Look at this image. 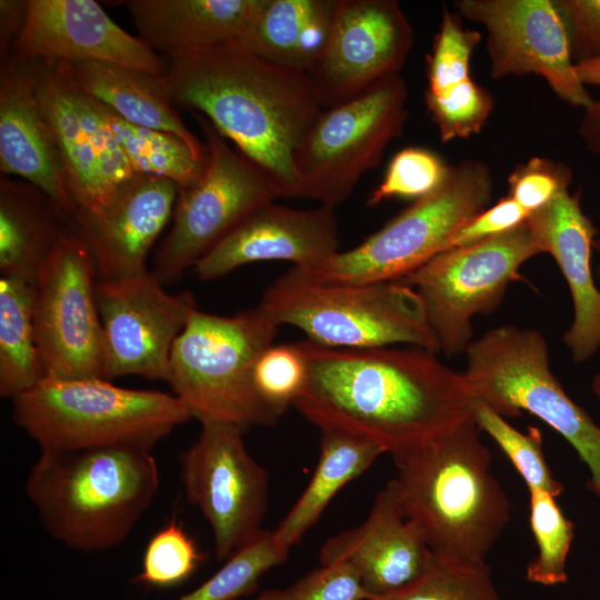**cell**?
Segmentation results:
<instances>
[{
  "mask_svg": "<svg viewBox=\"0 0 600 600\" xmlns=\"http://www.w3.org/2000/svg\"><path fill=\"white\" fill-rule=\"evenodd\" d=\"M306 383L292 406L320 430L343 431L393 453L473 418L462 372L436 352L407 348L333 349L298 342Z\"/></svg>",
  "mask_w": 600,
  "mask_h": 600,
  "instance_id": "1",
  "label": "cell"
},
{
  "mask_svg": "<svg viewBox=\"0 0 600 600\" xmlns=\"http://www.w3.org/2000/svg\"><path fill=\"white\" fill-rule=\"evenodd\" d=\"M163 81L172 103L207 117L281 197H302L293 154L322 111L306 72L238 40L169 56Z\"/></svg>",
  "mask_w": 600,
  "mask_h": 600,
  "instance_id": "2",
  "label": "cell"
},
{
  "mask_svg": "<svg viewBox=\"0 0 600 600\" xmlns=\"http://www.w3.org/2000/svg\"><path fill=\"white\" fill-rule=\"evenodd\" d=\"M406 516L438 557L487 562L510 519L492 456L473 418L391 453Z\"/></svg>",
  "mask_w": 600,
  "mask_h": 600,
  "instance_id": "3",
  "label": "cell"
},
{
  "mask_svg": "<svg viewBox=\"0 0 600 600\" xmlns=\"http://www.w3.org/2000/svg\"><path fill=\"white\" fill-rule=\"evenodd\" d=\"M160 474L151 450H41L26 492L46 531L83 552L119 546L147 511Z\"/></svg>",
  "mask_w": 600,
  "mask_h": 600,
  "instance_id": "4",
  "label": "cell"
},
{
  "mask_svg": "<svg viewBox=\"0 0 600 600\" xmlns=\"http://www.w3.org/2000/svg\"><path fill=\"white\" fill-rule=\"evenodd\" d=\"M11 400L16 423L41 450H151L192 419L174 394L123 388L102 378L46 376Z\"/></svg>",
  "mask_w": 600,
  "mask_h": 600,
  "instance_id": "5",
  "label": "cell"
},
{
  "mask_svg": "<svg viewBox=\"0 0 600 600\" xmlns=\"http://www.w3.org/2000/svg\"><path fill=\"white\" fill-rule=\"evenodd\" d=\"M278 327L259 304L231 317L192 312L173 343L167 381L192 418L243 431L278 422L283 412L253 382L254 364Z\"/></svg>",
  "mask_w": 600,
  "mask_h": 600,
  "instance_id": "6",
  "label": "cell"
},
{
  "mask_svg": "<svg viewBox=\"0 0 600 600\" xmlns=\"http://www.w3.org/2000/svg\"><path fill=\"white\" fill-rule=\"evenodd\" d=\"M259 306L278 324L333 349L408 344L439 352L416 291L404 282L330 283L291 267L264 291Z\"/></svg>",
  "mask_w": 600,
  "mask_h": 600,
  "instance_id": "7",
  "label": "cell"
},
{
  "mask_svg": "<svg viewBox=\"0 0 600 600\" xmlns=\"http://www.w3.org/2000/svg\"><path fill=\"white\" fill-rule=\"evenodd\" d=\"M464 354L462 373L474 397L503 418L529 412L562 436L590 471L587 489L600 500V424L551 371L543 334L500 326L473 340Z\"/></svg>",
  "mask_w": 600,
  "mask_h": 600,
  "instance_id": "8",
  "label": "cell"
},
{
  "mask_svg": "<svg viewBox=\"0 0 600 600\" xmlns=\"http://www.w3.org/2000/svg\"><path fill=\"white\" fill-rule=\"evenodd\" d=\"M492 189L487 163L473 159L459 161L450 166L437 190L417 199L360 244L338 251L314 270H300L330 283L401 280L448 250L456 233L488 208Z\"/></svg>",
  "mask_w": 600,
  "mask_h": 600,
  "instance_id": "9",
  "label": "cell"
},
{
  "mask_svg": "<svg viewBox=\"0 0 600 600\" xmlns=\"http://www.w3.org/2000/svg\"><path fill=\"white\" fill-rule=\"evenodd\" d=\"M540 253L526 220L499 236L444 250L400 281L418 294L439 352L456 357L473 341V318L494 311L521 278V266Z\"/></svg>",
  "mask_w": 600,
  "mask_h": 600,
  "instance_id": "10",
  "label": "cell"
},
{
  "mask_svg": "<svg viewBox=\"0 0 600 600\" xmlns=\"http://www.w3.org/2000/svg\"><path fill=\"white\" fill-rule=\"evenodd\" d=\"M207 148V163L193 183L180 188L173 223L160 247L152 274L162 284L173 282L240 222L281 197L272 180L210 120L192 112Z\"/></svg>",
  "mask_w": 600,
  "mask_h": 600,
  "instance_id": "11",
  "label": "cell"
},
{
  "mask_svg": "<svg viewBox=\"0 0 600 600\" xmlns=\"http://www.w3.org/2000/svg\"><path fill=\"white\" fill-rule=\"evenodd\" d=\"M408 88L391 77L364 94L320 112L293 154L301 196L331 209L343 203L360 178L378 167L408 119Z\"/></svg>",
  "mask_w": 600,
  "mask_h": 600,
  "instance_id": "12",
  "label": "cell"
},
{
  "mask_svg": "<svg viewBox=\"0 0 600 600\" xmlns=\"http://www.w3.org/2000/svg\"><path fill=\"white\" fill-rule=\"evenodd\" d=\"M96 264L77 234L63 233L34 283L33 322L46 376L103 378V338Z\"/></svg>",
  "mask_w": 600,
  "mask_h": 600,
  "instance_id": "13",
  "label": "cell"
},
{
  "mask_svg": "<svg viewBox=\"0 0 600 600\" xmlns=\"http://www.w3.org/2000/svg\"><path fill=\"white\" fill-rule=\"evenodd\" d=\"M243 432L232 424H201L179 458L187 500L211 527L218 560H227L262 529L268 508V472L249 453Z\"/></svg>",
  "mask_w": 600,
  "mask_h": 600,
  "instance_id": "14",
  "label": "cell"
},
{
  "mask_svg": "<svg viewBox=\"0 0 600 600\" xmlns=\"http://www.w3.org/2000/svg\"><path fill=\"white\" fill-rule=\"evenodd\" d=\"M414 31L394 0H337L326 44L307 73L322 108L349 102L400 74Z\"/></svg>",
  "mask_w": 600,
  "mask_h": 600,
  "instance_id": "15",
  "label": "cell"
},
{
  "mask_svg": "<svg viewBox=\"0 0 600 600\" xmlns=\"http://www.w3.org/2000/svg\"><path fill=\"white\" fill-rule=\"evenodd\" d=\"M454 7L486 30L492 79L532 73L566 103L583 110L592 103L577 73L556 0H458Z\"/></svg>",
  "mask_w": 600,
  "mask_h": 600,
  "instance_id": "16",
  "label": "cell"
},
{
  "mask_svg": "<svg viewBox=\"0 0 600 600\" xmlns=\"http://www.w3.org/2000/svg\"><path fill=\"white\" fill-rule=\"evenodd\" d=\"M106 380L168 381L173 343L197 309L189 292L168 293L152 273L97 280Z\"/></svg>",
  "mask_w": 600,
  "mask_h": 600,
  "instance_id": "17",
  "label": "cell"
},
{
  "mask_svg": "<svg viewBox=\"0 0 600 600\" xmlns=\"http://www.w3.org/2000/svg\"><path fill=\"white\" fill-rule=\"evenodd\" d=\"M39 103L53 132L77 210H96L134 174L97 102L67 63L31 61Z\"/></svg>",
  "mask_w": 600,
  "mask_h": 600,
  "instance_id": "18",
  "label": "cell"
},
{
  "mask_svg": "<svg viewBox=\"0 0 600 600\" xmlns=\"http://www.w3.org/2000/svg\"><path fill=\"white\" fill-rule=\"evenodd\" d=\"M12 54L27 61H104L164 77L167 66L141 38L92 0H29Z\"/></svg>",
  "mask_w": 600,
  "mask_h": 600,
  "instance_id": "19",
  "label": "cell"
},
{
  "mask_svg": "<svg viewBox=\"0 0 600 600\" xmlns=\"http://www.w3.org/2000/svg\"><path fill=\"white\" fill-rule=\"evenodd\" d=\"M179 189L169 179L134 173L100 208L74 212L76 234L90 249L98 280L148 272V254L173 216Z\"/></svg>",
  "mask_w": 600,
  "mask_h": 600,
  "instance_id": "20",
  "label": "cell"
},
{
  "mask_svg": "<svg viewBox=\"0 0 600 600\" xmlns=\"http://www.w3.org/2000/svg\"><path fill=\"white\" fill-rule=\"evenodd\" d=\"M319 558L321 564H348L368 598H374L418 580L433 552L406 516L398 483L391 479L377 493L366 520L329 538Z\"/></svg>",
  "mask_w": 600,
  "mask_h": 600,
  "instance_id": "21",
  "label": "cell"
},
{
  "mask_svg": "<svg viewBox=\"0 0 600 600\" xmlns=\"http://www.w3.org/2000/svg\"><path fill=\"white\" fill-rule=\"evenodd\" d=\"M334 209H293L267 203L231 230L193 267L200 281H211L252 262L286 260L314 270L338 252Z\"/></svg>",
  "mask_w": 600,
  "mask_h": 600,
  "instance_id": "22",
  "label": "cell"
},
{
  "mask_svg": "<svg viewBox=\"0 0 600 600\" xmlns=\"http://www.w3.org/2000/svg\"><path fill=\"white\" fill-rule=\"evenodd\" d=\"M0 170L39 188L64 216L77 211L59 148L37 98L32 62L13 54L0 59Z\"/></svg>",
  "mask_w": 600,
  "mask_h": 600,
  "instance_id": "23",
  "label": "cell"
},
{
  "mask_svg": "<svg viewBox=\"0 0 600 600\" xmlns=\"http://www.w3.org/2000/svg\"><path fill=\"white\" fill-rule=\"evenodd\" d=\"M527 221L543 253H550L571 294L573 319L563 342L574 363H583L600 349V289L591 269L593 242L599 234L583 212L581 193L562 189Z\"/></svg>",
  "mask_w": 600,
  "mask_h": 600,
  "instance_id": "24",
  "label": "cell"
},
{
  "mask_svg": "<svg viewBox=\"0 0 600 600\" xmlns=\"http://www.w3.org/2000/svg\"><path fill=\"white\" fill-rule=\"evenodd\" d=\"M257 0L122 1L140 38L168 57L241 39Z\"/></svg>",
  "mask_w": 600,
  "mask_h": 600,
  "instance_id": "25",
  "label": "cell"
},
{
  "mask_svg": "<svg viewBox=\"0 0 600 600\" xmlns=\"http://www.w3.org/2000/svg\"><path fill=\"white\" fill-rule=\"evenodd\" d=\"M79 87L126 121L172 133L201 161L207 148L186 127L173 108L163 77L104 61L67 63Z\"/></svg>",
  "mask_w": 600,
  "mask_h": 600,
  "instance_id": "26",
  "label": "cell"
},
{
  "mask_svg": "<svg viewBox=\"0 0 600 600\" xmlns=\"http://www.w3.org/2000/svg\"><path fill=\"white\" fill-rule=\"evenodd\" d=\"M337 0H257L239 40L260 58L308 73L328 39Z\"/></svg>",
  "mask_w": 600,
  "mask_h": 600,
  "instance_id": "27",
  "label": "cell"
},
{
  "mask_svg": "<svg viewBox=\"0 0 600 600\" xmlns=\"http://www.w3.org/2000/svg\"><path fill=\"white\" fill-rule=\"evenodd\" d=\"M64 214L39 188L0 179V274L34 284L38 272L66 231Z\"/></svg>",
  "mask_w": 600,
  "mask_h": 600,
  "instance_id": "28",
  "label": "cell"
},
{
  "mask_svg": "<svg viewBox=\"0 0 600 600\" xmlns=\"http://www.w3.org/2000/svg\"><path fill=\"white\" fill-rule=\"evenodd\" d=\"M387 450L379 443L343 431L321 430L314 471L292 508L273 530L290 549L318 521L334 496L367 471Z\"/></svg>",
  "mask_w": 600,
  "mask_h": 600,
  "instance_id": "29",
  "label": "cell"
},
{
  "mask_svg": "<svg viewBox=\"0 0 600 600\" xmlns=\"http://www.w3.org/2000/svg\"><path fill=\"white\" fill-rule=\"evenodd\" d=\"M34 284L0 278V394L31 389L46 377L33 322Z\"/></svg>",
  "mask_w": 600,
  "mask_h": 600,
  "instance_id": "30",
  "label": "cell"
},
{
  "mask_svg": "<svg viewBox=\"0 0 600 600\" xmlns=\"http://www.w3.org/2000/svg\"><path fill=\"white\" fill-rule=\"evenodd\" d=\"M96 102L134 173L166 178L180 188L190 186L202 174L207 160H199L182 139L130 123L103 103Z\"/></svg>",
  "mask_w": 600,
  "mask_h": 600,
  "instance_id": "31",
  "label": "cell"
},
{
  "mask_svg": "<svg viewBox=\"0 0 600 600\" xmlns=\"http://www.w3.org/2000/svg\"><path fill=\"white\" fill-rule=\"evenodd\" d=\"M289 551L278 542L273 531L261 529L214 574L177 600H237L249 596L267 571L287 560Z\"/></svg>",
  "mask_w": 600,
  "mask_h": 600,
  "instance_id": "32",
  "label": "cell"
},
{
  "mask_svg": "<svg viewBox=\"0 0 600 600\" xmlns=\"http://www.w3.org/2000/svg\"><path fill=\"white\" fill-rule=\"evenodd\" d=\"M530 527L538 552L528 563L526 580L541 586H558L568 581L567 558L574 537V526L562 512L552 494L532 490Z\"/></svg>",
  "mask_w": 600,
  "mask_h": 600,
  "instance_id": "33",
  "label": "cell"
},
{
  "mask_svg": "<svg viewBox=\"0 0 600 600\" xmlns=\"http://www.w3.org/2000/svg\"><path fill=\"white\" fill-rule=\"evenodd\" d=\"M366 600H503L487 562H463L433 553L427 571L411 584Z\"/></svg>",
  "mask_w": 600,
  "mask_h": 600,
  "instance_id": "34",
  "label": "cell"
},
{
  "mask_svg": "<svg viewBox=\"0 0 600 600\" xmlns=\"http://www.w3.org/2000/svg\"><path fill=\"white\" fill-rule=\"evenodd\" d=\"M472 417L480 431L488 433L508 457L529 491L541 490L556 498L562 493L564 486L547 464L537 427L529 426L527 432H521L478 398L473 400Z\"/></svg>",
  "mask_w": 600,
  "mask_h": 600,
  "instance_id": "35",
  "label": "cell"
},
{
  "mask_svg": "<svg viewBox=\"0 0 600 600\" xmlns=\"http://www.w3.org/2000/svg\"><path fill=\"white\" fill-rule=\"evenodd\" d=\"M204 554L176 516L149 540L140 573L134 582L159 589L187 581L200 567Z\"/></svg>",
  "mask_w": 600,
  "mask_h": 600,
  "instance_id": "36",
  "label": "cell"
},
{
  "mask_svg": "<svg viewBox=\"0 0 600 600\" xmlns=\"http://www.w3.org/2000/svg\"><path fill=\"white\" fill-rule=\"evenodd\" d=\"M424 102L441 142L478 134L494 107L490 91L472 78L440 93H424Z\"/></svg>",
  "mask_w": 600,
  "mask_h": 600,
  "instance_id": "37",
  "label": "cell"
},
{
  "mask_svg": "<svg viewBox=\"0 0 600 600\" xmlns=\"http://www.w3.org/2000/svg\"><path fill=\"white\" fill-rule=\"evenodd\" d=\"M443 9L438 32L427 56L426 93H440L470 77L472 53L482 39L477 29L461 22V16Z\"/></svg>",
  "mask_w": 600,
  "mask_h": 600,
  "instance_id": "38",
  "label": "cell"
},
{
  "mask_svg": "<svg viewBox=\"0 0 600 600\" xmlns=\"http://www.w3.org/2000/svg\"><path fill=\"white\" fill-rule=\"evenodd\" d=\"M450 166L437 153L420 147H408L391 159L381 183L367 203L377 206L392 198L420 199L437 190Z\"/></svg>",
  "mask_w": 600,
  "mask_h": 600,
  "instance_id": "39",
  "label": "cell"
},
{
  "mask_svg": "<svg viewBox=\"0 0 600 600\" xmlns=\"http://www.w3.org/2000/svg\"><path fill=\"white\" fill-rule=\"evenodd\" d=\"M307 360L299 343L268 347L258 358L253 382L260 397L283 413L307 379Z\"/></svg>",
  "mask_w": 600,
  "mask_h": 600,
  "instance_id": "40",
  "label": "cell"
},
{
  "mask_svg": "<svg viewBox=\"0 0 600 600\" xmlns=\"http://www.w3.org/2000/svg\"><path fill=\"white\" fill-rule=\"evenodd\" d=\"M569 166L543 157H532L518 164L508 178V197L529 214L548 204L562 189L569 188Z\"/></svg>",
  "mask_w": 600,
  "mask_h": 600,
  "instance_id": "41",
  "label": "cell"
},
{
  "mask_svg": "<svg viewBox=\"0 0 600 600\" xmlns=\"http://www.w3.org/2000/svg\"><path fill=\"white\" fill-rule=\"evenodd\" d=\"M356 572L344 563L321 564L291 586L262 591L254 600H366Z\"/></svg>",
  "mask_w": 600,
  "mask_h": 600,
  "instance_id": "42",
  "label": "cell"
},
{
  "mask_svg": "<svg viewBox=\"0 0 600 600\" xmlns=\"http://www.w3.org/2000/svg\"><path fill=\"white\" fill-rule=\"evenodd\" d=\"M574 63L600 58V0H556Z\"/></svg>",
  "mask_w": 600,
  "mask_h": 600,
  "instance_id": "43",
  "label": "cell"
},
{
  "mask_svg": "<svg viewBox=\"0 0 600 600\" xmlns=\"http://www.w3.org/2000/svg\"><path fill=\"white\" fill-rule=\"evenodd\" d=\"M528 216L522 207L506 196L468 221L452 238L450 248L472 244L510 231L523 223Z\"/></svg>",
  "mask_w": 600,
  "mask_h": 600,
  "instance_id": "44",
  "label": "cell"
},
{
  "mask_svg": "<svg viewBox=\"0 0 600 600\" xmlns=\"http://www.w3.org/2000/svg\"><path fill=\"white\" fill-rule=\"evenodd\" d=\"M27 1H0V52L1 58L12 54L14 42L23 27Z\"/></svg>",
  "mask_w": 600,
  "mask_h": 600,
  "instance_id": "45",
  "label": "cell"
},
{
  "mask_svg": "<svg viewBox=\"0 0 600 600\" xmlns=\"http://www.w3.org/2000/svg\"><path fill=\"white\" fill-rule=\"evenodd\" d=\"M579 134L588 151L600 154V98L583 110Z\"/></svg>",
  "mask_w": 600,
  "mask_h": 600,
  "instance_id": "46",
  "label": "cell"
},
{
  "mask_svg": "<svg viewBox=\"0 0 600 600\" xmlns=\"http://www.w3.org/2000/svg\"><path fill=\"white\" fill-rule=\"evenodd\" d=\"M582 83L600 87V58L576 63Z\"/></svg>",
  "mask_w": 600,
  "mask_h": 600,
  "instance_id": "47",
  "label": "cell"
},
{
  "mask_svg": "<svg viewBox=\"0 0 600 600\" xmlns=\"http://www.w3.org/2000/svg\"><path fill=\"white\" fill-rule=\"evenodd\" d=\"M593 249L599 254V263H598L597 270H596V278H597L598 287L600 289V234H598V237L596 238V240L593 242Z\"/></svg>",
  "mask_w": 600,
  "mask_h": 600,
  "instance_id": "48",
  "label": "cell"
},
{
  "mask_svg": "<svg viewBox=\"0 0 600 600\" xmlns=\"http://www.w3.org/2000/svg\"><path fill=\"white\" fill-rule=\"evenodd\" d=\"M591 390L593 394L600 400V372H598L591 381Z\"/></svg>",
  "mask_w": 600,
  "mask_h": 600,
  "instance_id": "49",
  "label": "cell"
}]
</instances>
